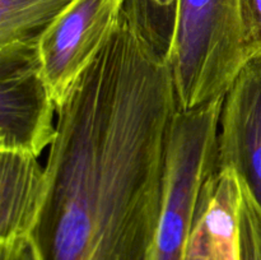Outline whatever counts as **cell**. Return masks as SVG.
Instances as JSON below:
<instances>
[{"mask_svg":"<svg viewBox=\"0 0 261 260\" xmlns=\"http://www.w3.org/2000/svg\"><path fill=\"white\" fill-rule=\"evenodd\" d=\"M180 110L167 59L122 13L56 110L38 260H144Z\"/></svg>","mask_w":261,"mask_h":260,"instance_id":"cell-1","label":"cell"},{"mask_svg":"<svg viewBox=\"0 0 261 260\" xmlns=\"http://www.w3.org/2000/svg\"><path fill=\"white\" fill-rule=\"evenodd\" d=\"M249 60L241 0H178L167 61L180 110L223 98Z\"/></svg>","mask_w":261,"mask_h":260,"instance_id":"cell-2","label":"cell"},{"mask_svg":"<svg viewBox=\"0 0 261 260\" xmlns=\"http://www.w3.org/2000/svg\"><path fill=\"white\" fill-rule=\"evenodd\" d=\"M222 106L223 98L176 114L162 206L144 260H185L201 190L216 170Z\"/></svg>","mask_w":261,"mask_h":260,"instance_id":"cell-3","label":"cell"},{"mask_svg":"<svg viewBox=\"0 0 261 260\" xmlns=\"http://www.w3.org/2000/svg\"><path fill=\"white\" fill-rule=\"evenodd\" d=\"M55 114L37 43L0 47V150L38 157L55 140Z\"/></svg>","mask_w":261,"mask_h":260,"instance_id":"cell-4","label":"cell"},{"mask_svg":"<svg viewBox=\"0 0 261 260\" xmlns=\"http://www.w3.org/2000/svg\"><path fill=\"white\" fill-rule=\"evenodd\" d=\"M124 5L125 0H76L41 36L38 54L56 110L117 30Z\"/></svg>","mask_w":261,"mask_h":260,"instance_id":"cell-5","label":"cell"},{"mask_svg":"<svg viewBox=\"0 0 261 260\" xmlns=\"http://www.w3.org/2000/svg\"><path fill=\"white\" fill-rule=\"evenodd\" d=\"M216 168L239 173L261 205V58H251L223 97Z\"/></svg>","mask_w":261,"mask_h":260,"instance_id":"cell-6","label":"cell"},{"mask_svg":"<svg viewBox=\"0 0 261 260\" xmlns=\"http://www.w3.org/2000/svg\"><path fill=\"white\" fill-rule=\"evenodd\" d=\"M46 193L37 157L0 150V260H13L32 242Z\"/></svg>","mask_w":261,"mask_h":260,"instance_id":"cell-7","label":"cell"},{"mask_svg":"<svg viewBox=\"0 0 261 260\" xmlns=\"http://www.w3.org/2000/svg\"><path fill=\"white\" fill-rule=\"evenodd\" d=\"M76 0H0V47L37 43Z\"/></svg>","mask_w":261,"mask_h":260,"instance_id":"cell-8","label":"cell"},{"mask_svg":"<svg viewBox=\"0 0 261 260\" xmlns=\"http://www.w3.org/2000/svg\"><path fill=\"white\" fill-rule=\"evenodd\" d=\"M178 0H125L124 14L167 59L175 36Z\"/></svg>","mask_w":261,"mask_h":260,"instance_id":"cell-9","label":"cell"},{"mask_svg":"<svg viewBox=\"0 0 261 260\" xmlns=\"http://www.w3.org/2000/svg\"><path fill=\"white\" fill-rule=\"evenodd\" d=\"M241 183L242 196L239 213V260H261V205L242 178Z\"/></svg>","mask_w":261,"mask_h":260,"instance_id":"cell-10","label":"cell"},{"mask_svg":"<svg viewBox=\"0 0 261 260\" xmlns=\"http://www.w3.org/2000/svg\"><path fill=\"white\" fill-rule=\"evenodd\" d=\"M241 15L250 59L261 58V0H241Z\"/></svg>","mask_w":261,"mask_h":260,"instance_id":"cell-11","label":"cell"},{"mask_svg":"<svg viewBox=\"0 0 261 260\" xmlns=\"http://www.w3.org/2000/svg\"><path fill=\"white\" fill-rule=\"evenodd\" d=\"M13 260H38L37 254H36V250L35 247H33L32 242H31V244L28 245V246L25 247L19 255H17Z\"/></svg>","mask_w":261,"mask_h":260,"instance_id":"cell-12","label":"cell"}]
</instances>
